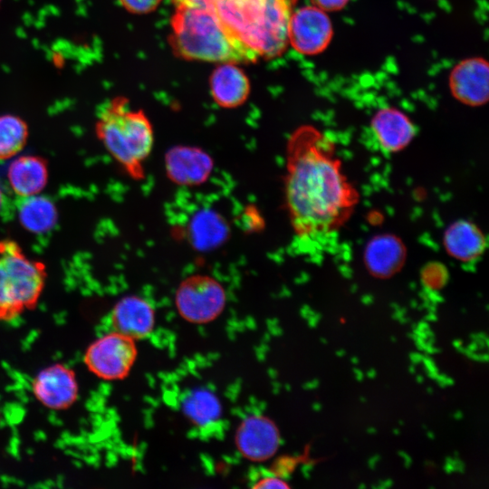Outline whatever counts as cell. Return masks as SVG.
I'll list each match as a JSON object with an SVG mask.
<instances>
[{"mask_svg": "<svg viewBox=\"0 0 489 489\" xmlns=\"http://www.w3.org/2000/svg\"><path fill=\"white\" fill-rule=\"evenodd\" d=\"M110 318L114 331L135 340L149 337L156 324L154 307L143 297L134 294L120 299L112 308Z\"/></svg>", "mask_w": 489, "mask_h": 489, "instance_id": "cell-13", "label": "cell"}, {"mask_svg": "<svg viewBox=\"0 0 489 489\" xmlns=\"http://www.w3.org/2000/svg\"><path fill=\"white\" fill-rule=\"evenodd\" d=\"M182 410L192 424L206 427L220 418L222 405L216 394L206 388H199L185 395Z\"/></svg>", "mask_w": 489, "mask_h": 489, "instance_id": "cell-20", "label": "cell"}, {"mask_svg": "<svg viewBox=\"0 0 489 489\" xmlns=\"http://www.w3.org/2000/svg\"><path fill=\"white\" fill-rule=\"evenodd\" d=\"M296 0H216L211 7L259 57L282 54Z\"/></svg>", "mask_w": 489, "mask_h": 489, "instance_id": "cell-3", "label": "cell"}, {"mask_svg": "<svg viewBox=\"0 0 489 489\" xmlns=\"http://www.w3.org/2000/svg\"><path fill=\"white\" fill-rule=\"evenodd\" d=\"M161 0H120V5L133 14H148L154 11Z\"/></svg>", "mask_w": 489, "mask_h": 489, "instance_id": "cell-22", "label": "cell"}, {"mask_svg": "<svg viewBox=\"0 0 489 489\" xmlns=\"http://www.w3.org/2000/svg\"><path fill=\"white\" fill-rule=\"evenodd\" d=\"M364 258L373 275L387 278L401 269L406 259V248L398 237L379 235L368 243Z\"/></svg>", "mask_w": 489, "mask_h": 489, "instance_id": "cell-17", "label": "cell"}, {"mask_svg": "<svg viewBox=\"0 0 489 489\" xmlns=\"http://www.w3.org/2000/svg\"><path fill=\"white\" fill-rule=\"evenodd\" d=\"M485 238L474 223L459 220L451 224L444 235V245L454 258L469 262L479 257L485 247Z\"/></svg>", "mask_w": 489, "mask_h": 489, "instance_id": "cell-18", "label": "cell"}, {"mask_svg": "<svg viewBox=\"0 0 489 489\" xmlns=\"http://www.w3.org/2000/svg\"><path fill=\"white\" fill-rule=\"evenodd\" d=\"M22 199L17 207V217L25 230L34 234H43L55 226L58 211L50 198L35 195Z\"/></svg>", "mask_w": 489, "mask_h": 489, "instance_id": "cell-19", "label": "cell"}, {"mask_svg": "<svg viewBox=\"0 0 489 489\" xmlns=\"http://www.w3.org/2000/svg\"><path fill=\"white\" fill-rule=\"evenodd\" d=\"M254 488H289L288 484L280 477L264 476L257 480L254 485Z\"/></svg>", "mask_w": 489, "mask_h": 489, "instance_id": "cell-23", "label": "cell"}, {"mask_svg": "<svg viewBox=\"0 0 489 489\" xmlns=\"http://www.w3.org/2000/svg\"><path fill=\"white\" fill-rule=\"evenodd\" d=\"M210 92L221 108L235 109L243 105L250 94V81L235 63H220L211 73Z\"/></svg>", "mask_w": 489, "mask_h": 489, "instance_id": "cell-15", "label": "cell"}, {"mask_svg": "<svg viewBox=\"0 0 489 489\" xmlns=\"http://www.w3.org/2000/svg\"><path fill=\"white\" fill-rule=\"evenodd\" d=\"M29 136L28 125L13 114L0 116V160H7L18 155L26 145Z\"/></svg>", "mask_w": 489, "mask_h": 489, "instance_id": "cell-21", "label": "cell"}, {"mask_svg": "<svg viewBox=\"0 0 489 489\" xmlns=\"http://www.w3.org/2000/svg\"><path fill=\"white\" fill-rule=\"evenodd\" d=\"M337 156L334 142L312 126L298 128L287 141L284 203L292 229L301 240L336 232L359 202Z\"/></svg>", "mask_w": 489, "mask_h": 489, "instance_id": "cell-1", "label": "cell"}, {"mask_svg": "<svg viewBox=\"0 0 489 489\" xmlns=\"http://www.w3.org/2000/svg\"><path fill=\"white\" fill-rule=\"evenodd\" d=\"M449 87L455 99L465 105L484 104L489 95V67L483 58H469L455 66Z\"/></svg>", "mask_w": 489, "mask_h": 489, "instance_id": "cell-12", "label": "cell"}, {"mask_svg": "<svg viewBox=\"0 0 489 489\" xmlns=\"http://www.w3.org/2000/svg\"><path fill=\"white\" fill-rule=\"evenodd\" d=\"M95 134L110 157L134 181L145 178V163L154 146L153 126L141 110L117 97L100 111Z\"/></svg>", "mask_w": 489, "mask_h": 489, "instance_id": "cell-4", "label": "cell"}, {"mask_svg": "<svg viewBox=\"0 0 489 489\" xmlns=\"http://www.w3.org/2000/svg\"><path fill=\"white\" fill-rule=\"evenodd\" d=\"M47 278L45 264L30 258L13 239L0 240V321L34 309Z\"/></svg>", "mask_w": 489, "mask_h": 489, "instance_id": "cell-5", "label": "cell"}, {"mask_svg": "<svg viewBox=\"0 0 489 489\" xmlns=\"http://www.w3.org/2000/svg\"><path fill=\"white\" fill-rule=\"evenodd\" d=\"M48 177V163L45 158L37 155L19 156L7 168L9 186L21 198L39 195L46 187Z\"/></svg>", "mask_w": 489, "mask_h": 489, "instance_id": "cell-16", "label": "cell"}, {"mask_svg": "<svg viewBox=\"0 0 489 489\" xmlns=\"http://www.w3.org/2000/svg\"><path fill=\"white\" fill-rule=\"evenodd\" d=\"M371 129L379 147L389 153L407 148L416 134L409 118L393 107L382 108L374 114Z\"/></svg>", "mask_w": 489, "mask_h": 489, "instance_id": "cell-14", "label": "cell"}, {"mask_svg": "<svg viewBox=\"0 0 489 489\" xmlns=\"http://www.w3.org/2000/svg\"><path fill=\"white\" fill-rule=\"evenodd\" d=\"M226 302V292L222 283L204 273L184 278L175 292V305L178 314L194 324L215 321L224 312Z\"/></svg>", "mask_w": 489, "mask_h": 489, "instance_id": "cell-6", "label": "cell"}, {"mask_svg": "<svg viewBox=\"0 0 489 489\" xmlns=\"http://www.w3.org/2000/svg\"><path fill=\"white\" fill-rule=\"evenodd\" d=\"M164 162L168 179L184 187L203 184L214 168V160L211 156L197 147L171 148L166 153Z\"/></svg>", "mask_w": 489, "mask_h": 489, "instance_id": "cell-11", "label": "cell"}, {"mask_svg": "<svg viewBox=\"0 0 489 489\" xmlns=\"http://www.w3.org/2000/svg\"><path fill=\"white\" fill-rule=\"evenodd\" d=\"M238 452L252 462H264L277 452L281 436L276 424L264 415L244 417L235 436Z\"/></svg>", "mask_w": 489, "mask_h": 489, "instance_id": "cell-9", "label": "cell"}, {"mask_svg": "<svg viewBox=\"0 0 489 489\" xmlns=\"http://www.w3.org/2000/svg\"><path fill=\"white\" fill-rule=\"evenodd\" d=\"M170 24V46L183 59L238 64L260 58L211 7L176 6Z\"/></svg>", "mask_w": 489, "mask_h": 489, "instance_id": "cell-2", "label": "cell"}, {"mask_svg": "<svg viewBox=\"0 0 489 489\" xmlns=\"http://www.w3.org/2000/svg\"><path fill=\"white\" fill-rule=\"evenodd\" d=\"M0 2H1V0H0Z\"/></svg>", "mask_w": 489, "mask_h": 489, "instance_id": "cell-26", "label": "cell"}, {"mask_svg": "<svg viewBox=\"0 0 489 489\" xmlns=\"http://www.w3.org/2000/svg\"><path fill=\"white\" fill-rule=\"evenodd\" d=\"M136 341L117 331L108 332L89 345L83 361L92 374L103 380L123 379L136 361Z\"/></svg>", "mask_w": 489, "mask_h": 489, "instance_id": "cell-7", "label": "cell"}, {"mask_svg": "<svg viewBox=\"0 0 489 489\" xmlns=\"http://www.w3.org/2000/svg\"><path fill=\"white\" fill-rule=\"evenodd\" d=\"M32 391L44 407L62 410L77 400L79 385L75 372L71 368L55 363L36 374L32 381Z\"/></svg>", "mask_w": 489, "mask_h": 489, "instance_id": "cell-10", "label": "cell"}, {"mask_svg": "<svg viewBox=\"0 0 489 489\" xmlns=\"http://www.w3.org/2000/svg\"><path fill=\"white\" fill-rule=\"evenodd\" d=\"M3 203H4V193H3V191H2V189L0 187V209H1L2 206H3Z\"/></svg>", "mask_w": 489, "mask_h": 489, "instance_id": "cell-25", "label": "cell"}, {"mask_svg": "<svg viewBox=\"0 0 489 489\" xmlns=\"http://www.w3.org/2000/svg\"><path fill=\"white\" fill-rule=\"evenodd\" d=\"M333 34L332 23L325 10L312 5L293 10L288 29V43L304 55L321 53Z\"/></svg>", "mask_w": 489, "mask_h": 489, "instance_id": "cell-8", "label": "cell"}, {"mask_svg": "<svg viewBox=\"0 0 489 489\" xmlns=\"http://www.w3.org/2000/svg\"><path fill=\"white\" fill-rule=\"evenodd\" d=\"M350 0H312L314 5L326 12L342 9Z\"/></svg>", "mask_w": 489, "mask_h": 489, "instance_id": "cell-24", "label": "cell"}]
</instances>
